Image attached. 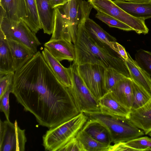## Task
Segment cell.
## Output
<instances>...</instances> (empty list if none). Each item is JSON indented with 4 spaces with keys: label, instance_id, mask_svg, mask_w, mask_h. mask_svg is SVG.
I'll use <instances>...</instances> for the list:
<instances>
[{
    "label": "cell",
    "instance_id": "cell-2",
    "mask_svg": "<svg viewBox=\"0 0 151 151\" xmlns=\"http://www.w3.org/2000/svg\"><path fill=\"white\" fill-rule=\"evenodd\" d=\"M83 21L80 24L74 45L77 65L86 63L101 65L106 69L112 68L125 76L130 78L125 60L109 45H99L87 33Z\"/></svg>",
    "mask_w": 151,
    "mask_h": 151
},
{
    "label": "cell",
    "instance_id": "cell-21",
    "mask_svg": "<svg viewBox=\"0 0 151 151\" xmlns=\"http://www.w3.org/2000/svg\"><path fill=\"white\" fill-rule=\"evenodd\" d=\"M128 58L125 62L130 78L151 93V76L139 67L128 53Z\"/></svg>",
    "mask_w": 151,
    "mask_h": 151
},
{
    "label": "cell",
    "instance_id": "cell-37",
    "mask_svg": "<svg viewBox=\"0 0 151 151\" xmlns=\"http://www.w3.org/2000/svg\"><path fill=\"white\" fill-rule=\"evenodd\" d=\"M149 136L151 137V131L147 134Z\"/></svg>",
    "mask_w": 151,
    "mask_h": 151
},
{
    "label": "cell",
    "instance_id": "cell-28",
    "mask_svg": "<svg viewBox=\"0 0 151 151\" xmlns=\"http://www.w3.org/2000/svg\"><path fill=\"white\" fill-rule=\"evenodd\" d=\"M135 58L139 67L151 76V52L141 49L137 51Z\"/></svg>",
    "mask_w": 151,
    "mask_h": 151
},
{
    "label": "cell",
    "instance_id": "cell-8",
    "mask_svg": "<svg viewBox=\"0 0 151 151\" xmlns=\"http://www.w3.org/2000/svg\"><path fill=\"white\" fill-rule=\"evenodd\" d=\"M97 11L108 15L127 24L138 34H146L149 29L145 20L134 17L128 14L115 4L112 0H88Z\"/></svg>",
    "mask_w": 151,
    "mask_h": 151
},
{
    "label": "cell",
    "instance_id": "cell-34",
    "mask_svg": "<svg viewBox=\"0 0 151 151\" xmlns=\"http://www.w3.org/2000/svg\"><path fill=\"white\" fill-rule=\"evenodd\" d=\"M113 50L117 52L125 60H127L128 57V53L124 48L121 45L117 42H115Z\"/></svg>",
    "mask_w": 151,
    "mask_h": 151
},
{
    "label": "cell",
    "instance_id": "cell-24",
    "mask_svg": "<svg viewBox=\"0 0 151 151\" xmlns=\"http://www.w3.org/2000/svg\"><path fill=\"white\" fill-rule=\"evenodd\" d=\"M25 14L22 19L35 33L42 29L36 0H24Z\"/></svg>",
    "mask_w": 151,
    "mask_h": 151
},
{
    "label": "cell",
    "instance_id": "cell-5",
    "mask_svg": "<svg viewBox=\"0 0 151 151\" xmlns=\"http://www.w3.org/2000/svg\"><path fill=\"white\" fill-rule=\"evenodd\" d=\"M88 120L83 112L69 120L50 128L42 136V145L46 151L59 150L73 138L76 137Z\"/></svg>",
    "mask_w": 151,
    "mask_h": 151
},
{
    "label": "cell",
    "instance_id": "cell-17",
    "mask_svg": "<svg viewBox=\"0 0 151 151\" xmlns=\"http://www.w3.org/2000/svg\"><path fill=\"white\" fill-rule=\"evenodd\" d=\"M0 15L10 20L22 19L25 14L24 0H0Z\"/></svg>",
    "mask_w": 151,
    "mask_h": 151
},
{
    "label": "cell",
    "instance_id": "cell-7",
    "mask_svg": "<svg viewBox=\"0 0 151 151\" xmlns=\"http://www.w3.org/2000/svg\"><path fill=\"white\" fill-rule=\"evenodd\" d=\"M77 66L73 63L69 67L72 86L68 88L79 111L80 113L100 111L98 101L91 93L80 76Z\"/></svg>",
    "mask_w": 151,
    "mask_h": 151
},
{
    "label": "cell",
    "instance_id": "cell-20",
    "mask_svg": "<svg viewBox=\"0 0 151 151\" xmlns=\"http://www.w3.org/2000/svg\"><path fill=\"white\" fill-rule=\"evenodd\" d=\"M82 130L100 142L109 146L112 143L110 134L107 129L97 121L88 119Z\"/></svg>",
    "mask_w": 151,
    "mask_h": 151
},
{
    "label": "cell",
    "instance_id": "cell-35",
    "mask_svg": "<svg viewBox=\"0 0 151 151\" xmlns=\"http://www.w3.org/2000/svg\"><path fill=\"white\" fill-rule=\"evenodd\" d=\"M71 0H48L51 7L55 9L64 5Z\"/></svg>",
    "mask_w": 151,
    "mask_h": 151
},
{
    "label": "cell",
    "instance_id": "cell-33",
    "mask_svg": "<svg viewBox=\"0 0 151 151\" xmlns=\"http://www.w3.org/2000/svg\"><path fill=\"white\" fill-rule=\"evenodd\" d=\"M59 151H84V150L81 143L75 137L70 140Z\"/></svg>",
    "mask_w": 151,
    "mask_h": 151
},
{
    "label": "cell",
    "instance_id": "cell-3",
    "mask_svg": "<svg viewBox=\"0 0 151 151\" xmlns=\"http://www.w3.org/2000/svg\"><path fill=\"white\" fill-rule=\"evenodd\" d=\"M92 8L88 1L71 0L55 8L54 30L50 39H63L74 45L79 27L89 17Z\"/></svg>",
    "mask_w": 151,
    "mask_h": 151
},
{
    "label": "cell",
    "instance_id": "cell-23",
    "mask_svg": "<svg viewBox=\"0 0 151 151\" xmlns=\"http://www.w3.org/2000/svg\"><path fill=\"white\" fill-rule=\"evenodd\" d=\"M14 72L13 60L7 40L0 30V75Z\"/></svg>",
    "mask_w": 151,
    "mask_h": 151
},
{
    "label": "cell",
    "instance_id": "cell-10",
    "mask_svg": "<svg viewBox=\"0 0 151 151\" xmlns=\"http://www.w3.org/2000/svg\"><path fill=\"white\" fill-rule=\"evenodd\" d=\"M27 139L25 130L9 120L0 122V151H24Z\"/></svg>",
    "mask_w": 151,
    "mask_h": 151
},
{
    "label": "cell",
    "instance_id": "cell-29",
    "mask_svg": "<svg viewBox=\"0 0 151 151\" xmlns=\"http://www.w3.org/2000/svg\"><path fill=\"white\" fill-rule=\"evenodd\" d=\"M126 77L112 68L106 69L104 83L106 89L107 91H110L115 85L121 79Z\"/></svg>",
    "mask_w": 151,
    "mask_h": 151
},
{
    "label": "cell",
    "instance_id": "cell-12",
    "mask_svg": "<svg viewBox=\"0 0 151 151\" xmlns=\"http://www.w3.org/2000/svg\"><path fill=\"white\" fill-rule=\"evenodd\" d=\"M42 54L45 61L59 81L64 86L69 88L72 86L70 68L64 67L45 48Z\"/></svg>",
    "mask_w": 151,
    "mask_h": 151
},
{
    "label": "cell",
    "instance_id": "cell-22",
    "mask_svg": "<svg viewBox=\"0 0 151 151\" xmlns=\"http://www.w3.org/2000/svg\"><path fill=\"white\" fill-rule=\"evenodd\" d=\"M7 40L12 55L13 68L15 72L31 59L35 53L18 42Z\"/></svg>",
    "mask_w": 151,
    "mask_h": 151
},
{
    "label": "cell",
    "instance_id": "cell-32",
    "mask_svg": "<svg viewBox=\"0 0 151 151\" xmlns=\"http://www.w3.org/2000/svg\"><path fill=\"white\" fill-rule=\"evenodd\" d=\"M12 86L0 98V111L4 113L7 120L9 121L10 106L9 97L12 93Z\"/></svg>",
    "mask_w": 151,
    "mask_h": 151
},
{
    "label": "cell",
    "instance_id": "cell-6",
    "mask_svg": "<svg viewBox=\"0 0 151 151\" xmlns=\"http://www.w3.org/2000/svg\"><path fill=\"white\" fill-rule=\"evenodd\" d=\"M0 30L7 40L18 42L25 46L35 53L41 44L36 35L22 19L10 20L0 16Z\"/></svg>",
    "mask_w": 151,
    "mask_h": 151
},
{
    "label": "cell",
    "instance_id": "cell-15",
    "mask_svg": "<svg viewBox=\"0 0 151 151\" xmlns=\"http://www.w3.org/2000/svg\"><path fill=\"white\" fill-rule=\"evenodd\" d=\"M98 102L100 110L129 119L131 110L118 101L111 91L106 93Z\"/></svg>",
    "mask_w": 151,
    "mask_h": 151
},
{
    "label": "cell",
    "instance_id": "cell-4",
    "mask_svg": "<svg viewBox=\"0 0 151 151\" xmlns=\"http://www.w3.org/2000/svg\"><path fill=\"white\" fill-rule=\"evenodd\" d=\"M88 119L97 121L108 131L112 143L125 142L141 137L144 132L136 126L128 118L100 110L83 112Z\"/></svg>",
    "mask_w": 151,
    "mask_h": 151
},
{
    "label": "cell",
    "instance_id": "cell-13",
    "mask_svg": "<svg viewBox=\"0 0 151 151\" xmlns=\"http://www.w3.org/2000/svg\"><path fill=\"white\" fill-rule=\"evenodd\" d=\"M120 103L131 109L133 100L132 81L130 78L125 77L120 80L110 91Z\"/></svg>",
    "mask_w": 151,
    "mask_h": 151
},
{
    "label": "cell",
    "instance_id": "cell-9",
    "mask_svg": "<svg viewBox=\"0 0 151 151\" xmlns=\"http://www.w3.org/2000/svg\"><path fill=\"white\" fill-rule=\"evenodd\" d=\"M79 74L85 84L98 101L107 93L104 83L106 68L96 64L86 63L77 65Z\"/></svg>",
    "mask_w": 151,
    "mask_h": 151
},
{
    "label": "cell",
    "instance_id": "cell-18",
    "mask_svg": "<svg viewBox=\"0 0 151 151\" xmlns=\"http://www.w3.org/2000/svg\"><path fill=\"white\" fill-rule=\"evenodd\" d=\"M42 29L44 33L52 34L54 27L55 9L50 6L48 0H36Z\"/></svg>",
    "mask_w": 151,
    "mask_h": 151
},
{
    "label": "cell",
    "instance_id": "cell-30",
    "mask_svg": "<svg viewBox=\"0 0 151 151\" xmlns=\"http://www.w3.org/2000/svg\"><path fill=\"white\" fill-rule=\"evenodd\" d=\"M96 17L109 27L116 28L124 30H133L129 26L118 20L103 12L97 11Z\"/></svg>",
    "mask_w": 151,
    "mask_h": 151
},
{
    "label": "cell",
    "instance_id": "cell-27",
    "mask_svg": "<svg viewBox=\"0 0 151 151\" xmlns=\"http://www.w3.org/2000/svg\"><path fill=\"white\" fill-rule=\"evenodd\" d=\"M124 143L129 151H151V138L147 136L140 137Z\"/></svg>",
    "mask_w": 151,
    "mask_h": 151
},
{
    "label": "cell",
    "instance_id": "cell-26",
    "mask_svg": "<svg viewBox=\"0 0 151 151\" xmlns=\"http://www.w3.org/2000/svg\"><path fill=\"white\" fill-rule=\"evenodd\" d=\"M132 81L133 100L131 110H136L142 107L151 98V93L132 80Z\"/></svg>",
    "mask_w": 151,
    "mask_h": 151
},
{
    "label": "cell",
    "instance_id": "cell-14",
    "mask_svg": "<svg viewBox=\"0 0 151 151\" xmlns=\"http://www.w3.org/2000/svg\"><path fill=\"white\" fill-rule=\"evenodd\" d=\"M129 119L147 134L151 131V98L142 107L131 110Z\"/></svg>",
    "mask_w": 151,
    "mask_h": 151
},
{
    "label": "cell",
    "instance_id": "cell-1",
    "mask_svg": "<svg viewBox=\"0 0 151 151\" xmlns=\"http://www.w3.org/2000/svg\"><path fill=\"white\" fill-rule=\"evenodd\" d=\"M11 93L40 125L49 129L80 113L68 88L58 79L39 51L14 72Z\"/></svg>",
    "mask_w": 151,
    "mask_h": 151
},
{
    "label": "cell",
    "instance_id": "cell-16",
    "mask_svg": "<svg viewBox=\"0 0 151 151\" xmlns=\"http://www.w3.org/2000/svg\"><path fill=\"white\" fill-rule=\"evenodd\" d=\"M117 6L130 15L145 20L151 18V2H132L115 0Z\"/></svg>",
    "mask_w": 151,
    "mask_h": 151
},
{
    "label": "cell",
    "instance_id": "cell-25",
    "mask_svg": "<svg viewBox=\"0 0 151 151\" xmlns=\"http://www.w3.org/2000/svg\"><path fill=\"white\" fill-rule=\"evenodd\" d=\"M76 137L81 143L84 151H109L110 145L97 141L82 129Z\"/></svg>",
    "mask_w": 151,
    "mask_h": 151
},
{
    "label": "cell",
    "instance_id": "cell-31",
    "mask_svg": "<svg viewBox=\"0 0 151 151\" xmlns=\"http://www.w3.org/2000/svg\"><path fill=\"white\" fill-rule=\"evenodd\" d=\"M14 72H10L0 77V98L12 86Z\"/></svg>",
    "mask_w": 151,
    "mask_h": 151
},
{
    "label": "cell",
    "instance_id": "cell-11",
    "mask_svg": "<svg viewBox=\"0 0 151 151\" xmlns=\"http://www.w3.org/2000/svg\"><path fill=\"white\" fill-rule=\"evenodd\" d=\"M44 48L57 60L74 61L76 58L74 45L63 39H50L44 44Z\"/></svg>",
    "mask_w": 151,
    "mask_h": 151
},
{
    "label": "cell",
    "instance_id": "cell-36",
    "mask_svg": "<svg viewBox=\"0 0 151 151\" xmlns=\"http://www.w3.org/2000/svg\"><path fill=\"white\" fill-rule=\"evenodd\" d=\"M129 2H151V0H123Z\"/></svg>",
    "mask_w": 151,
    "mask_h": 151
},
{
    "label": "cell",
    "instance_id": "cell-19",
    "mask_svg": "<svg viewBox=\"0 0 151 151\" xmlns=\"http://www.w3.org/2000/svg\"><path fill=\"white\" fill-rule=\"evenodd\" d=\"M86 30L89 36L97 44H106L112 49L116 39L104 30L89 17L85 22Z\"/></svg>",
    "mask_w": 151,
    "mask_h": 151
}]
</instances>
